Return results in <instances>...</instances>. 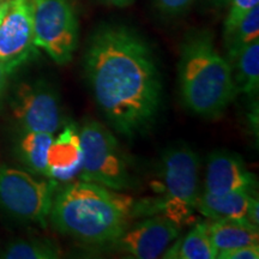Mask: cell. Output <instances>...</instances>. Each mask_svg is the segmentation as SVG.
<instances>
[{
    "label": "cell",
    "mask_w": 259,
    "mask_h": 259,
    "mask_svg": "<svg viewBox=\"0 0 259 259\" xmlns=\"http://www.w3.org/2000/svg\"><path fill=\"white\" fill-rule=\"evenodd\" d=\"M84 72L97 107L119 135L144 134L162 102V74L149 42L124 24H102L93 32Z\"/></svg>",
    "instance_id": "1"
},
{
    "label": "cell",
    "mask_w": 259,
    "mask_h": 259,
    "mask_svg": "<svg viewBox=\"0 0 259 259\" xmlns=\"http://www.w3.org/2000/svg\"><path fill=\"white\" fill-rule=\"evenodd\" d=\"M134 200L108 187L77 180L54 193L48 219L58 232L88 245H112L134 218Z\"/></svg>",
    "instance_id": "2"
},
{
    "label": "cell",
    "mask_w": 259,
    "mask_h": 259,
    "mask_svg": "<svg viewBox=\"0 0 259 259\" xmlns=\"http://www.w3.org/2000/svg\"><path fill=\"white\" fill-rule=\"evenodd\" d=\"M178 83L181 101L203 118H219L238 95L232 67L215 46L211 31L193 29L180 45Z\"/></svg>",
    "instance_id": "3"
},
{
    "label": "cell",
    "mask_w": 259,
    "mask_h": 259,
    "mask_svg": "<svg viewBox=\"0 0 259 259\" xmlns=\"http://www.w3.org/2000/svg\"><path fill=\"white\" fill-rule=\"evenodd\" d=\"M200 158L189 144L179 142L164 150L158 166V194L134 205L132 215H163L179 226L193 218L199 196Z\"/></svg>",
    "instance_id": "4"
},
{
    "label": "cell",
    "mask_w": 259,
    "mask_h": 259,
    "mask_svg": "<svg viewBox=\"0 0 259 259\" xmlns=\"http://www.w3.org/2000/svg\"><path fill=\"white\" fill-rule=\"evenodd\" d=\"M78 130L83 153L79 180L92 181L115 191L130 189L132 178L114 135L93 119L84 121Z\"/></svg>",
    "instance_id": "5"
},
{
    "label": "cell",
    "mask_w": 259,
    "mask_h": 259,
    "mask_svg": "<svg viewBox=\"0 0 259 259\" xmlns=\"http://www.w3.org/2000/svg\"><path fill=\"white\" fill-rule=\"evenodd\" d=\"M34 45L58 65L72 60L79 42L78 16L72 0H32Z\"/></svg>",
    "instance_id": "6"
},
{
    "label": "cell",
    "mask_w": 259,
    "mask_h": 259,
    "mask_svg": "<svg viewBox=\"0 0 259 259\" xmlns=\"http://www.w3.org/2000/svg\"><path fill=\"white\" fill-rule=\"evenodd\" d=\"M54 186V180L36 179L24 170L0 166V203L17 219L46 227Z\"/></svg>",
    "instance_id": "7"
},
{
    "label": "cell",
    "mask_w": 259,
    "mask_h": 259,
    "mask_svg": "<svg viewBox=\"0 0 259 259\" xmlns=\"http://www.w3.org/2000/svg\"><path fill=\"white\" fill-rule=\"evenodd\" d=\"M11 107L14 118L23 131L54 135L64 125L59 95L45 80L21 84L16 90Z\"/></svg>",
    "instance_id": "8"
},
{
    "label": "cell",
    "mask_w": 259,
    "mask_h": 259,
    "mask_svg": "<svg viewBox=\"0 0 259 259\" xmlns=\"http://www.w3.org/2000/svg\"><path fill=\"white\" fill-rule=\"evenodd\" d=\"M181 226L163 215H153L127 227L112 246L137 259L162 257L181 233Z\"/></svg>",
    "instance_id": "9"
},
{
    "label": "cell",
    "mask_w": 259,
    "mask_h": 259,
    "mask_svg": "<svg viewBox=\"0 0 259 259\" xmlns=\"http://www.w3.org/2000/svg\"><path fill=\"white\" fill-rule=\"evenodd\" d=\"M35 48L32 0H10L0 24V61L12 72L31 56Z\"/></svg>",
    "instance_id": "10"
},
{
    "label": "cell",
    "mask_w": 259,
    "mask_h": 259,
    "mask_svg": "<svg viewBox=\"0 0 259 259\" xmlns=\"http://www.w3.org/2000/svg\"><path fill=\"white\" fill-rule=\"evenodd\" d=\"M255 185V176L247 169L240 155L228 150H215L208 156L204 191L213 194L251 193Z\"/></svg>",
    "instance_id": "11"
},
{
    "label": "cell",
    "mask_w": 259,
    "mask_h": 259,
    "mask_svg": "<svg viewBox=\"0 0 259 259\" xmlns=\"http://www.w3.org/2000/svg\"><path fill=\"white\" fill-rule=\"evenodd\" d=\"M82 144L76 124H67L52 142L47 157L46 177L52 180L71 181L82 169Z\"/></svg>",
    "instance_id": "12"
},
{
    "label": "cell",
    "mask_w": 259,
    "mask_h": 259,
    "mask_svg": "<svg viewBox=\"0 0 259 259\" xmlns=\"http://www.w3.org/2000/svg\"><path fill=\"white\" fill-rule=\"evenodd\" d=\"M251 198L248 192L213 194L204 191L197 199V210L211 220L227 219L245 221Z\"/></svg>",
    "instance_id": "13"
},
{
    "label": "cell",
    "mask_w": 259,
    "mask_h": 259,
    "mask_svg": "<svg viewBox=\"0 0 259 259\" xmlns=\"http://www.w3.org/2000/svg\"><path fill=\"white\" fill-rule=\"evenodd\" d=\"M208 231L218 253L259 242L258 228L246 220H213L208 223Z\"/></svg>",
    "instance_id": "14"
},
{
    "label": "cell",
    "mask_w": 259,
    "mask_h": 259,
    "mask_svg": "<svg viewBox=\"0 0 259 259\" xmlns=\"http://www.w3.org/2000/svg\"><path fill=\"white\" fill-rule=\"evenodd\" d=\"M218 251L210 239L208 223H196L186 235L171 242L161 258L164 259H216Z\"/></svg>",
    "instance_id": "15"
},
{
    "label": "cell",
    "mask_w": 259,
    "mask_h": 259,
    "mask_svg": "<svg viewBox=\"0 0 259 259\" xmlns=\"http://www.w3.org/2000/svg\"><path fill=\"white\" fill-rule=\"evenodd\" d=\"M231 64L233 80L238 94L253 96L259 87V40L227 58Z\"/></svg>",
    "instance_id": "16"
},
{
    "label": "cell",
    "mask_w": 259,
    "mask_h": 259,
    "mask_svg": "<svg viewBox=\"0 0 259 259\" xmlns=\"http://www.w3.org/2000/svg\"><path fill=\"white\" fill-rule=\"evenodd\" d=\"M53 134L38 131H24L18 144V153L23 163L32 173L46 177L47 157Z\"/></svg>",
    "instance_id": "17"
},
{
    "label": "cell",
    "mask_w": 259,
    "mask_h": 259,
    "mask_svg": "<svg viewBox=\"0 0 259 259\" xmlns=\"http://www.w3.org/2000/svg\"><path fill=\"white\" fill-rule=\"evenodd\" d=\"M61 251L56 242L50 239L16 240L9 244L2 257L6 259H57Z\"/></svg>",
    "instance_id": "18"
},
{
    "label": "cell",
    "mask_w": 259,
    "mask_h": 259,
    "mask_svg": "<svg viewBox=\"0 0 259 259\" xmlns=\"http://www.w3.org/2000/svg\"><path fill=\"white\" fill-rule=\"evenodd\" d=\"M255 40H259V5L252 9L238 25L223 37L227 58L235 56L239 51Z\"/></svg>",
    "instance_id": "19"
},
{
    "label": "cell",
    "mask_w": 259,
    "mask_h": 259,
    "mask_svg": "<svg viewBox=\"0 0 259 259\" xmlns=\"http://www.w3.org/2000/svg\"><path fill=\"white\" fill-rule=\"evenodd\" d=\"M259 5V0H229L228 15L223 24V37L231 32L239 22L245 17L252 9Z\"/></svg>",
    "instance_id": "20"
},
{
    "label": "cell",
    "mask_w": 259,
    "mask_h": 259,
    "mask_svg": "<svg viewBox=\"0 0 259 259\" xmlns=\"http://www.w3.org/2000/svg\"><path fill=\"white\" fill-rule=\"evenodd\" d=\"M193 2L194 0H153V5L161 17L176 19L185 15Z\"/></svg>",
    "instance_id": "21"
},
{
    "label": "cell",
    "mask_w": 259,
    "mask_h": 259,
    "mask_svg": "<svg viewBox=\"0 0 259 259\" xmlns=\"http://www.w3.org/2000/svg\"><path fill=\"white\" fill-rule=\"evenodd\" d=\"M218 259H258L259 245H246L232 250L221 251L218 253Z\"/></svg>",
    "instance_id": "22"
},
{
    "label": "cell",
    "mask_w": 259,
    "mask_h": 259,
    "mask_svg": "<svg viewBox=\"0 0 259 259\" xmlns=\"http://www.w3.org/2000/svg\"><path fill=\"white\" fill-rule=\"evenodd\" d=\"M246 220L251 223L252 226H254L255 228H258L259 226V203L257 198L252 197L248 204L247 213H246Z\"/></svg>",
    "instance_id": "23"
},
{
    "label": "cell",
    "mask_w": 259,
    "mask_h": 259,
    "mask_svg": "<svg viewBox=\"0 0 259 259\" xmlns=\"http://www.w3.org/2000/svg\"><path fill=\"white\" fill-rule=\"evenodd\" d=\"M99 2L103 5L108 6V8L124 9L134 4L135 0H99Z\"/></svg>",
    "instance_id": "24"
},
{
    "label": "cell",
    "mask_w": 259,
    "mask_h": 259,
    "mask_svg": "<svg viewBox=\"0 0 259 259\" xmlns=\"http://www.w3.org/2000/svg\"><path fill=\"white\" fill-rule=\"evenodd\" d=\"M9 73H11V72H10L8 66H6L3 61H0V97H2V94H3V92H4L6 78H8Z\"/></svg>",
    "instance_id": "25"
},
{
    "label": "cell",
    "mask_w": 259,
    "mask_h": 259,
    "mask_svg": "<svg viewBox=\"0 0 259 259\" xmlns=\"http://www.w3.org/2000/svg\"><path fill=\"white\" fill-rule=\"evenodd\" d=\"M9 5L10 0H3V2H0V24H2L3 19H4L6 12H8Z\"/></svg>",
    "instance_id": "26"
},
{
    "label": "cell",
    "mask_w": 259,
    "mask_h": 259,
    "mask_svg": "<svg viewBox=\"0 0 259 259\" xmlns=\"http://www.w3.org/2000/svg\"><path fill=\"white\" fill-rule=\"evenodd\" d=\"M210 4H211L213 8L216 9H223L228 5L229 0H209Z\"/></svg>",
    "instance_id": "27"
},
{
    "label": "cell",
    "mask_w": 259,
    "mask_h": 259,
    "mask_svg": "<svg viewBox=\"0 0 259 259\" xmlns=\"http://www.w3.org/2000/svg\"><path fill=\"white\" fill-rule=\"evenodd\" d=\"M0 2H3V0H0Z\"/></svg>",
    "instance_id": "28"
}]
</instances>
